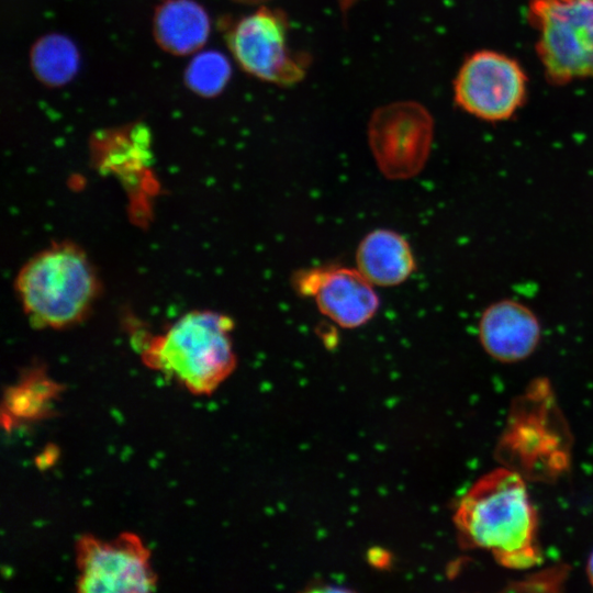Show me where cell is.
I'll return each instance as SVG.
<instances>
[{
    "instance_id": "6da1fadb",
    "label": "cell",
    "mask_w": 593,
    "mask_h": 593,
    "mask_svg": "<svg viewBox=\"0 0 593 593\" xmlns=\"http://www.w3.org/2000/svg\"><path fill=\"white\" fill-rule=\"evenodd\" d=\"M460 539L490 550L504 566L529 567L539 558L536 514L521 477L500 469L477 481L455 513Z\"/></svg>"
},
{
    "instance_id": "2e32d148",
    "label": "cell",
    "mask_w": 593,
    "mask_h": 593,
    "mask_svg": "<svg viewBox=\"0 0 593 593\" xmlns=\"http://www.w3.org/2000/svg\"><path fill=\"white\" fill-rule=\"evenodd\" d=\"M369 561L372 566L382 568L389 564L390 557L388 552L382 549H372L369 551Z\"/></svg>"
},
{
    "instance_id": "52a82bcc",
    "label": "cell",
    "mask_w": 593,
    "mask_h": 593,
    "mask_svg": "<svg viewBox=\"0 0 593 593\" xmlns=\"http://www.w3.org/2000/svg\"><path fill=\"white\" fill-rule=\"evenodd\" d=\"M368 136L380 172L390 180L410 179L429 156L433 120L417 103H393L373 114Z\"/></svg>"
},
{
    "instance_id": "5bb4252c",
    "label": "cell",
    "mask_w": 593,
    "mask_h": 593,
    "mask_svg": "<svg viewBox=\"0 0 593 593\" xmlns=\"http://www.w3.org/2000/svg\"><path fill=\"white\" fill-rule=\"evenodd\" d=\"M79 55L70 40L51 34L38 40L31 52V65L35 76L49 86L70 81L78 70Z\"/></svg>"
},
{
    "instance_id": "e0dca14e",
    "label": "cell",
    "mask_w": 593,
    "mask_h": 593,
    "mask_svg": "<svg viewBox=\"0 0 593 593\" xmlns=\"http://www.w3.org/2000/svg\"><path fill=\"white\" fill-rule=\"evenodd\" d=\"M588 572H589V578L593 584V552L589 559Z\"/></svg>"
},
{
    "instance_id": "ba28073f",
    "label": "cell",
    "mask_w": 593,
    "mask_h": 593,
    "mask_svg": "<svg viewBox=\"0 0 593 593\" xmlns=\"http://www.w3.org/2000/svg\"><path fill=\"white\" fill-rule=\"evenodd\" d=\"M287 29L283 14L267 8L243 18L231 34L230 45L244 70L280 86L299 82L305 69L288 46Z\"/></svg>"
},
{
    "instance_id": "9a60e30c",
    "label": "cell",
    "mask_w": 593,
    "mask_h": 593,
    "mask_svg": "<svg viewBox=\"0 0 593 593\" xmlns=\"http://www.w3.org/2000/svg\"><path fill=\"white\" fill-rule=\"evenodd\" d=\"M231 76L227 58L215 51H206L195 55L184 72L187 86L194 92L213 97L226 86Z\"/></svg>"
},
{
    "instance_id": "3957f363",
    "label": "cell",
    "mask_w": 593,
    "mask_h": 593,
    "mask_svg": "<svg viewBox=\"0 0 593 593\" xmlns=\"http://www.w3.org/2000/svg\"><path fill=\"white\" fill-rule=\"evenodd\" d=\"M14 288L34 326L60 329L86 318L99 294L100 282L82 248L57 242L26 260Z\"/></svg>"
},
{
    "instance_id": "277c9868",
    "label": "cell",
    "mask_w": 593,
    "mask_h": 593,
    "mask_svg": "<svg viewBox=\"0 0 593 593\" xmlns=\"http://www.w3.org/2000/svg\"><path fill=\"white\" fill-rule=\"evenodd\" d=\"M527 13L551 82L593 77V0H529Z\"/></svg>"
},
{
    "instance_id": "7a4b0ae2",
    "label": "cell",
    "mask_w": 593,
    "mask_h": 593,
    "mask_svg": "<svg viewBox=\"0 0 593 593\" xmlns=\"http://www.w3.org/2000/svg\"><path fill=\"white\" fill-rule=\"evenodd\" d=\"M233 326V321L219 312H188L152 337L141 358L192 394H211L236 367Z\"/></svg>"
},
{
    "instance_id": "30bf717a",
    "label": "cell",
    "mask_w": 593,
    "mask_h": 593,
    "mask_svg": "<svg viewBox=\"0 0 593 593\" xmlns=\"http://www.w3.org/2000/svg\"><path fill=\"white\" fill-rule=\"evenodd\" d=\"M479 335L483 348L492 357L502 361H517L536 348L540 325L526 305L504 300L493 303L483 312Z\"/></svg>"
},
{
    "instance_id": "4fadbf2b",
    "label": "cell",
    "mask_w": 593,
    "mask_h": 593,
    "mask_svg": "<svg viewBox=\"0 0 593 593\" xmlns=\"http://www.w3.org/2000/svg\"><path fill=\"white\" fill-rule=\"evenodd\" d=\"M154 32L164 49L187 55L206 42L210 20L204 9L194 1L169 0L155 14Z\"/></svg>"
},
{
    "instance_id": "7c38bea8",
    "label": "cell",
    "mask_w": 593,
    "mask_h": 593,
    "mask_svg": "<svg viewBox=\"0 0 593 593\" xmlns=\"http://www.w3.org/2000/svg\"><path fill=\"white\" fill-rule=\"evenodd\" d=\"M63 392V384L55 381L43 366L27 368L4 391L1 404V423L7 432L47 417Z\"/></svg>"
},
{
    "instance_id": "9c48e42d",
    "label": "cell",
    "mask_w": 593,
    "mask_h": 593,
    "mask_svg": "<svg viewBox=\"0 0 593 593\" xmlns=\"http://www.w3.org/2000/svg\"><path fill=\"white\" fill-rule=\"evenodd\" d=\"M294 286L301 294L314 299L323 315L344 328L362 326L379 307L374 286L357 268L311 269L300 272Z\"/></svg>"
},
{
    "instance_id": "5b68a950",
    "label": "cell",
    "mask_w": 593,
    "mask_h": 593,
    "mask_svg": "<svg viewBox=\"0 0 593 593\" xmlns=\"http://www.w3.org/2000/svg\"><path fill=\"white\" fill-rule=\"evenodd\" d=\"M76 589L81 593H145L157 586L150 550L134 533L112 539L81 535L75 545Z\"/></svg>"
},
{
    "instance_id": "8992f818",
    "label": "cell",
    "mask_w": 593,
    "mask_h": 593,
    "mask_svg": "<svg viewBox=\"0 0 593 593\" xmlns=\"http://www.w3.org/2000/svg\"><path fill=\"white\" fill-rule=\"evenodd\" d=\"M526 76L519 64L499 52L479 51L458 70L456 103L471 115L490 121L511 118L526 96Z\"/></svg>"
},
{
    "instance_id": "8fae6325",
    "label": "cell",
    "mask_w": 593,
    "mask_h": 593,
    "mask_svg": "<svg viewBox=\"0 0 593 593\" xmlns=\"http://www.w3.org/2000/svg\"><path fill=\"white\" fill-rule=\"evenodd\" d=\"M357 269L374 287H394L404 282L415 269L407 240L399 233L379 228L368 233L356 251Z\"/></svg>"
}]
</instances>
